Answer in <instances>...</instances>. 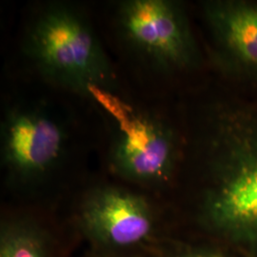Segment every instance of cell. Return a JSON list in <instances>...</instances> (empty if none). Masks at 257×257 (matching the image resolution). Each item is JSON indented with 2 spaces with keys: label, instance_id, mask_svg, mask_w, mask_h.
Returning a JSON list of instances; mask_svg holds the SVG:
<instances>
[{
  "label": "cell",
  "instance_id": "cell-1",
  "mask_svg": "<svg viewBox=\"0 0 257 257\" xmlns=\"http://www.w3.org/2000/svg\"><path fill=\"white\" fill-rule=\"evenodd\" d=\"M211 183L203 213L219 232L257 248V111L224 109L209 140Z\"/></svg>",
  "mask_w": 257,
  "mask_h": 257
},
{
  "label": "cell",
  "instance_id": "cell-2",
  "mask_svg": "<svg viewBox=\"0 0 257 257\" xmlns=\"http://www.w3.org/2000/svg\"><path fill=\"white\" fill-rule=\"evenodd\" d=\"M24 52L50 82L98 100L117 88L110 59L92 24L65 2L48 4L28 28Z\"/></svg>",
  "mask_w": 257,
  "mask_h": 257
},
{
  "label": "cell",
  "instance_id": "cell-3",
  "mask_svg": "<svg viewBox=\"0 0 257 257\" xmlns=\"http://www.w3.org/2000/svg\"><path fill=\"white\" fill-rule=\"evenodd\" d=\"M116 23L126 45L158 70L185 71L199 63V50L179 2L122 1L116 11Z\"/></svg>",
  "mask_w": 257,
  "mask_h": 257
},
{
  "label": "cell",
  "instance_id": "cell-4",
  "mask_svg": "<svg viewBox=\"0 0 257 257\" xmlns=\"http://www.w3.org/2000/svg\"><path fill=\"white\" fill-rule=\"evenodd\" d=\"M119 123L109 154L110 168L132 182L163 183L173 174L178 141L164 120L148 113L116 111Z\"/></svg>",
  "mask_w": 257,
  "mask_h": 257
},
{
  "label": "cell",
  "instance_id": "cell-5",
  "mask_svg": "<svg viewBox=\"0 0 257 257\" xmlns=\"http://www.w3.org/2000/svg\"><path fill=\"white\" fill-rule=\"evenodd\" d=\"M1 161L13 179L28 182L51 172L62 158L67 137L48 112L36 108L10 110L1 124Z\"/></svg>",
  "mask_w": 257,
  "mask_h": 257
},
{
  "label": "cell",
  "instance_id": "cell-6",
  "mask_svg": "<svg viewBox=\"0 0 257 257\" xmlns=\"http://www.w3.org/2000/svg\"><path fill=\"white\" fill-rule=\"evenodd\" d=\"M213 58L231 76L257 82V3L211 0L203 3Z\"/></svg>",
  "mask_w": 257,
  "mask_h": 257
},
{
  "label": "cell",
  "instance_id": "cell-7",
  "mask_svg": "<svg viewBox=\"0 0 257 257\" xmlns=\"http://www.w3.org/2000/svg\"><path fill=\"white\" fill-rule=\"evenodd\" d=\"M81 220L96 238L114 248L141 244L154 228V215L147 200L112 187L88 195L81 208Z\"/></svg>",
  "mask_w": 257,
  "mask_h": 257
},
{
  "label": "cell",
  "instance_id": "cell-8",
  "mask_svg": "<svg viewBox=\"0 0 257 257\" xmlns=\"http://www.w3.org/2000/svg\"><path fill=\"white\" fill-rule=\"evenodd\" d=\"M33 226L14 223L4 227L0 257H49L46 244Z\"/></svg>",
  "mask_w": 257,
  "mask_h": 257
},
{
  "label": "cell",
  "instance_id": "cell-9",
  "mask_svg": "<svg viewBox=\"0 0 257 257\" xmlns=\"http://www.w3.org/2000/svg\"><path fill=\"white\" fill-rule=\"evenodd\" d=\"M178 257H221L211 253H206V252H193V253H187Z\"/></svg>",
  "mask_w": 257,
  "mask_h": 257
}]
</instances>
